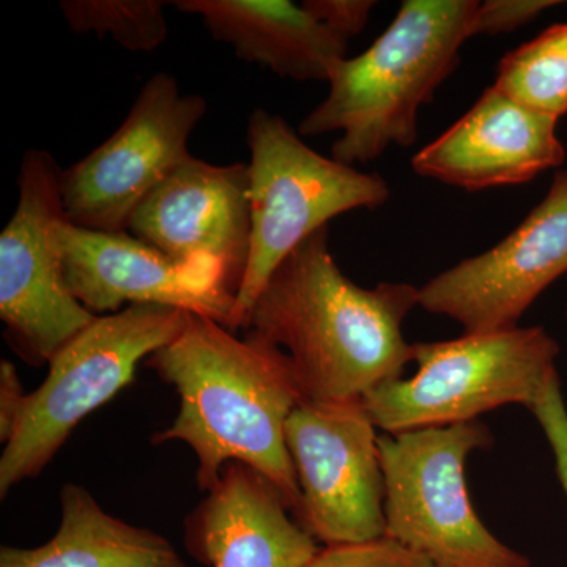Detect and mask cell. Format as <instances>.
I'll use <instances>...</instances> for the list:
<instances>
[{
    "instance_id": "25",
    "label": "cell",
    "mask_w": 567,
    "mask_h": 567,
    "mask_svg": "<svg viewBox=\"0 0 567 567\" xmlns=\"http://www.w3.org/2000/svg\"><path fill=\"white\" fill-rule=\"evenodd\" d=\"M566 315H567V312H566Z\"/></svg>"
},
{
    "instance_id": "22",
    "label": "cell",
    "mask_w": 567,
    "mask_h": 567,
    "mask_svg": "<svg viewBox=\"0 0 567 567\" xmlns=\"http://www.w3.org/2000/svg\"><path fill=\"white\" fill-rule=\"evenodd\" d=\"M555 456L557 473L567 496V406L559 377L548 383L532 409Z\"/></svg>"
},
{
    "instance_id": "15",
    "label": "cell",
    "mask_w": 567,
    "mask_h": 567,
    "mask_svg": "<svg viewBox=\"0 0 567 567\" xmlns=\"http://www.w3.org/2000/svg\"><path fill=\"white\" fill-rule=\"evenodd\" d=\"M183 535L188 554L207 567H306L320 550L278 488L238 462L224 466Z\"/></svg>"
},
{
    "instance_id": "11",
    "label": "cell",
    "mask_w": 567,
    "mask_h": 567,
    "mask_svg": "<svg viewBox=\"0 0 567 567\" xmlns=\"http://www.w3.org/2000/svg\"><path fill=\"white\" fill-rule=\"evenodd\" d=\"M566 274L567 171H558L543 203L505 240L420 287V306L456 320L464 333L509 330Z\"/></svg>"
},
{
    "instance_id": "3",
    "label": "cell",
    "mask_w": 567,
    "mask_h": 567,
    "mask_svg": "<svg viewBox=\"0 0 567 567\" xmlns=\"http://www.w3.org/2000/svg\"><path fill=\"white\" fill-rule=\"evenodd\" d=\"M473 0H405L390 28L331 74L327 99L300 123L301 136L341 133L331 158L353 166L417 140V111L461 61L472 39Z\"/></svg>"
},
{
    "instance_id": "14",
    "label": "cell",
    "mask_w": 567,
    "mask_h": 567,
    "mask_svg": "<svg viewBox=\"0 0 567 567\" xmlns=\"http://www.w3.org/2000/svg\"><path fill=\"white\" fill-rule=\"evenodd\" d=\"M557 118L488 87L464 117L413 156L421 177L483 192L524 185L566 162Z\"/></svg>"
},
{
    "instance_id": "16",
    "label": "cell",
    "mask_w": 567,
    "mask_h": 567,
    "mask_svg": "<svg viewBox=\"0 0 567 567\" xmlns=\"http://www.w3.org/2000/svg\"><path fill=\"white\" fill-rule=\"evenodd\" d=\"M174 6L199 17L213 39L241 61L281 78L328 82L347 59L346 41L289 0H177Z\"/></svg>"
},
{
    "instance_id": "9",
    "label": "cell",
    "mask_w": 567,
    "mask_h": 567,
    "mask_svg": "<svg viewBox=\"0 0 567 567\" xmlns=\"http://www.w3.org/2000/svg\"><path fill=\"white\" fill-rule=\"evenodd\" d=\"M204 96L183 93L167 73L145 81L122 125L62 169L66 218L100 233H128L141 204L192 158L189 137L207 114Z\"/></svg>"
},
{
    "instance_id": "20",
    "label": "cell",
    "mask_w": 567,
    "mask_h": 567,
    "mask_svg": "<svg viewBox=\"0 0 567 567\" xmlns=\"http://www.w3.org/2000/svg\"><path fill=\"white\" fill-rule=\"evenodd\" d=\"M306 567H434L421 555L382 537L358 546L323 547Z\"/></svg>"
},
{
    "instance_id": "18",
    "label": "cell",
    "mask_w": 567,
    "mask_h": 567,
    "mask_svg": "<svg viewBox=\"0 0 567 567\" xmlns=\"http://www.w3.org/2000/svg\"><path fill=\"white\" fill-rule=\"evenodd\" d=\"M494 87L559 121L567 112V22L551 25L505 55Z\"/></svg>"
},
{
    "instance_id": "13",
    "label": "cell",
    "mask_w": 567,
    "mask_h": 567,
    "mask_svg": "<svg viewBox=\"0 0 567 567\" xmlns=\"http://www.w3.org/2000/svg\"><path fill=\"white\" fill-rule=\"evenodd\" d=\"M128 233L181 262L218 264L237 297L251 251L248 164L192 156L134 212Z\"/></svg>"
},
{
    "instance_id": "1",
    "label": "cell",
    "mask_w": 567,
    "mask_h": 567,
    "mask_svg": "<svg viewBox=\"0 0 567 567\" xmlns=\"http://www.w3.org/2000/svg\"><path fill=\"white\" fill-rule=\"evenodd\" d=\"M175 388L178 413L153 435L155 445L183 442L197 457L196 481L208 492L224 466L238 462L267 477L297 516L300 487L286 424L306 401L289 358L260 336L189 315L185 328L147 360Z\"/></svg>"
},
{
    "instance_id": "4",
    "label": "cell",
    "mask_w": 567,
    "mask_h": 567,
    "mask_svg": "<svg viewBox=\"0 0 567 567\" xmlns=\"http://www.w3.org/2000/svg\"><path fill=\"white\" fill-rule=\"evenodd\" d=\"M246 142L251 153V251L235 297V333L245 330L265 284L290 252L336 216L375 210L391 196L382 175L320 155L281 115L264 107L249 115Z\"/></svg>"
},
{
    "instance_id": "23",
    "label": "cell",
    "mask_w": 567,
    "mask_h": 567,
    "mask_svg": "<svg viewBox=\"0 0 567 567\" xmlns=\"http://www.w3.org/2000/svg\"><path fill=\"white\" fill-rule=\"evenodd\" d=\"M301 6L328 31L349 43L350 39L364 31L375 2L372 0H305Z\"/></svg>"
},
{
    "instance_id": "21",
    "label": "cell",
    "mask_w": 567,
    "mask_h": 567,
    "mask_svg": "<svg viewBox=\"0 0 567 567\" xmlns=\"http://www.w3.org/2000/svg\"><path fill=\"white\" fill-rule=\"evenodd\" d=\"M551 0H487L477 2L472 18V37L517 31L543 11L558 6Z\"/></svg>"
},
{
    "instance_id": "12",
    "label": "cell",
    "mask_w": 567,
    "mask_h": 567,
    "mask_svg": "<svg viewBox=\"0 0 567 567\" xmlns=\"http://www.w3.org/2000/svg\"><path fill=\"white\" fill-rule=\"evenodd\" d=\"M63 274L71 295L93 316L156 305L208 317L233 330L235 293L212 260L181 262L130 233L61 227Z\"/></svg>"
},
{
    "instance_id": "24",
    "label": "cell",
    "mask_w": 567,
    "mask_h": 567,
    "mask_svg": "<svg viewBox=\"0 0 567 567\" xmlns=\"http://www.w3.org/2000/svg\"><path fill=\"white\" fill-rule=\"evenodd\" d=\"M28 395L17 365L9 360L0 361V442L9 443L17 431L28 404Z\"/></svg>"
},
{
    "instance_id": "19",
    "label": "cell",
    "mask_w": 567,
    "mask_h": 567,
    "mask_svg": "<svg viewBox=\"0 0 567 567\" xmlns=\"http://www.w3.org/2000/svg\"><path fill=\"white\" fill-rule=\"evenodd\" d=\"M166 6L162 0H62L59 10L73 32L111 37L126 51L152 52L169 35Z\"/></svg>"
},
{
    "instance_id": "7",
    "label": "cell",
    "mask_w": 567,
    "mask_h": 567,
    "mask_svg": "<svg viewBox=\"0 0 567 567\" xmlns=\"http://www.w3.org/2000/svg\"><path fill=\"white\" fill-rule=\"evenodd\" d=\"M491 445L480 421L380 436L385 537L434 567H532L488 532L470 499L466 458Z\"/></svg>"
},
{
    "instance_id": "2",
    "label": "cell",
    "mask_w": 567,
    "mask_h": 567,
    "mask_svg": "<svg viewBox=\"0 0 567 567\" xmlns=\"http://www.w3.org/2000/svg\"><path fill=\"white\" fill-rule=\"evenodd\" d=\"M416 306L412 284L364 289L347 278L323 227L276 268L245 331L287 354L306 401H349L401 379L413 360L402 324Z\"/></svg>"
},
{
    "instance_id": "8",
    "label": "cell",
    "mask_w": 567,
    "mask_h": 567,
    "mask_svg": "<svg viewBox=\"0 0 567 567\" xmlns=\"http://www.w3.org/2000/svg\"><path fill=\"white\" fill-rule=\"evenodd\" d=\"M62 169L41 148L22 155L18 204L0 234V319L28 363L50 364L54 354L99 316L71 295L63 274Z\"/></svg>"
},
{
    "instance_id": "17",
    "label": "cell",
    "mask_w": 567,
    "mask_h": 567,
    "mask_svg": "<svg viewBox=\"0 0 567 567\" xmlns=\"http://www.w3.org/2000/svg\"><path fill=\"white\" fill-rule=\"evenodd\" d=\"M58 533L33 548H0V567H186L163 535L104 511L87 488L65 484Z\"/></svg>"
},
{
    "instance_id": "10",
    "label": "cell",
    "mask_w": 567,
    "mask_h": 567,
    "mask_svg": "<svg viewBox=\"0 0 567 567\" xmlns=\"http://www.w3.org/2000/svg\"><path fill=\"white\" fill-rule=\"evenodd\" d=\"M363 399L303 401L286 424L300 507L298 524L323 547L385 537V475Z\"/></svg>"
},
{
    "instance_id": "5",
    "label": "cell",
    "mask_w": 567,
    "mask_h": 567,
    "mask_svg": "<svg viewBox=\"0 0 567 567\" xmlns=\"http://www.w3.org/2000/svg\"><path fill=\"white\" fill-rule=\"evenodd\" d=\"M558 342L540 327L464 333L413 344L416 374L364 395L375 427L386 434L472 423L498 406H535L558 377Z\"/></svg>"
},
{
    "instance_id": "6",
    "label": "cell",
    "mask_w": 567,
    "mask_h": 567,
    "mask_svg": "<svg viewBox=\"0 0 567 567\" xmlns=\"http://www.w3.org/2000/svg\"><path fill=\"white\" fill-rule=\"evenodd\" d=\"M192 312L128 306L99 316L54 354L47 379L28 395L24 413L0 457V498L37 477L91 413L136 379L137 365L178 336Z\"/></svg>"
}]
</instances>
